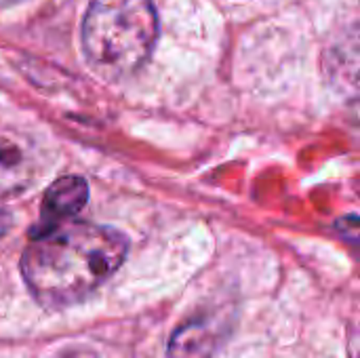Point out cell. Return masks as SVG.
I'll list each match as a JSON object with an SVG mask.
<instances>
[{"label": "cell", "mask_w": 360, "mask_h": 358, "mask_svg": "<svg viewBox=\"0 0 360 358\" xmlns=\"http://www.w3.org/2000/svg\"><path fill=\"white\" fill-rule=\"evenodd\" d=\"M129 241L122 232L63 222L32 243L21 255V274L34 300L49 310H63L91 298L122 266Z\"/></svg>", "instance_id": "1"}, {"label": "cell", "mask_w": 360, "mask_h": 358, "mask_svg": "<svg viewBox=\"0 0 360 358\" xmlns=\"http://www.w3.org/2000/svg\"><path fill=\"white\" fill-rule=\"evenodd\" d=\"M158 15L152 0H93L82 21L86 63L103 80L137 72L154 51Z\"/></svg>", "instance_id": "2"}, {"label": "cell", "mask_w": 360, "mask_h": 358, "mask_svg": "<svg viewBox=\"0 0 360 358\" xmlns=\"http://www.w3.org/2000/svg\"><path fill=\"white\" fill-rule=\"evenodd\" d=\"M44 173L38 143L13 129H0V200L25 192Z\"/></svg>", "instance_id": "3"}, {"label": "cell", "mask_w": 360, "mask_h": 358, "mask_svg": "<svg viewBox=\"0 0 360 358\" xmlns=\"http://www.w3.org/2000/svg\"><path fill=\"white\" fill-rule=\"evenodd\" d=\"M89 198V186L78 175H65L53 181L42 198V211H40V224L34 228L32 236L42 234L68 219H72L76 213L82 211Z\"/></svg>", "instance_id": "4"}, {"label": "cell", "mask_w": 360, "mask_h": 358, "mask_svg": "<svg viewBox=\"0 0 360 358\" xmlns=\"http://www.w3.org/2000/svg\"><path fill=\"white\" fill-rule=\"evenodd\" d=\"M219 346V331L209 321H194L179 327L169 342V358H213Z\"/></svg>", "instance_id": "5"}, {"label": "cell", "mask_w": 360, "mask_h": 358, "mask_svg": "<svg viewBox=\"0 0 360 358\" xmlns=\"http://www.w3.org/2000/svg\"><path fill=\"white\" fill-rule=\"evenodd\" d=\"M8 228H11V215L4 209H0V238L8 232Z\"/></svg>", "instance_id": "6"}, {"label": "cell", "mask_w": 360, "mask_h": 358, "mask_svg": "<svg viewBox=\"0 0 360 358\" xmlns=\"http://www.w3.org/2000/svg\"><path fill=\"white\" fill-rule=\"evenodd\" d=\"M59 358H97L93 352H89V350H74V352H68V354H63V357Z\"/></svg>", "instance_id": "7"}, {"label": "cell", "mask_w": 360, "mask_h": 358, "mask_svg": "<svg viewBox=\"0 0 360 358\" xmlns=\"http://www.w3.org/2000/svg\"><path fill=\"white\" fill-rule=\"evenodd\" d=\"M17 2H21V0H0V8L13 6V4H17Z\"/></svg>", "instance_id": "8"}]
</instances>
